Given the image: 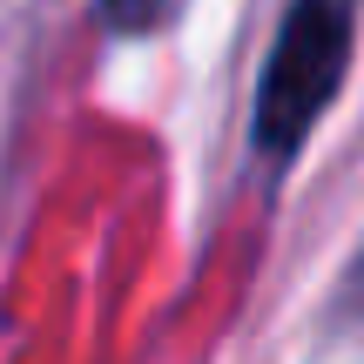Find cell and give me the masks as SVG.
Returning <instances> with one entry per match:
<instances>
[{
    "instance_id": "7a4b0ae2",
    "label": "cell",
    "mask_w": 364,
    "mask_h": 364,
    "mask_svg": "<svg viewBox=\"0 0 364 364\" xmlns=\"http://www.w3.org/2000/svg\"><path fill=\"white\" fill-rule=\"evenodd\" d=\"M95 14H102L108 34L135 41V34H156V27L176 14V0H95Z\"/></svg>"
},
{
    "instance_id": "3957f363",
    "label": "cell",
    "mask_w": 364,
    "mask_h": 364,
    "mask_svg": "<svg viewBox=\"0 0 364 364\" xmlns=\"http://www.w3.org/2000/svg\"><path fill=\"white\" fill-rule=\"evenodd\" d=\"M338 317H344L351 331H364V250H358L351 277H344V290H338Z\"/></svg>"
},
{
    "instance_id": "6da1fadb",
    "label": "cell",
    "mask_w": 364,
    "mask_h": 364,
    "mask_svg": "<svg viewBox=\"0 0 364 364\" xmlns=\"http://www.w3.org/2000/svg\"><path fill=\"white\" fill-rule=\"evenodd\" d=\"M358 48V0H290L284 27L270 41V61L257 75V115H250V149L257 162L284 169L324 108L338 102Z\"/></svg>"
}]
</instances>
